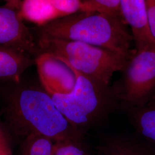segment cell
Instances as JSON below:
<instances>
[{"label": "cell", "instance_id": "1", "mask_svg": "<svg viewBox=\"0 0 155 155\" xmlns=\"http://www.w3.org/2000/svg\"><path fill=\"white\" fill-rule=\"evenodd\" d=\"M1 113L15 135L38 134L54 143L84 140L85 133L68 122L41 86L22 81L0 85Z\"/></svg>", "mask_w": 155, "mask_h": 155}, {"label": "cell", "instance_id": "2", "mask_svg": "<svg viewBox=\"0 0 155 155\" xmlns=\"http://www.w3.org/2000/svg\"><path fill=\"white\" fill-rule=\"evenodd\" d=\"M120 16L79 12L55 19L35 29L36 39L79 41L132 56L133 36Z\"/></svg>", "mask_w": 155, "mask_h": 155}, {"label": "cell", "instance_id": "3", "mask_svg": "<svg viewBox=\"0 0 155 155\" xmlns=\"http://www.w3.org/2000/svg\"><path fill=\"white\" fill-rule=\"evenodd\" d=\"M75 72L77 82L72 91L51 97L72 127L86 134L120 108V105L111 86L94 81L75 70Z\"/></svg>", "mask_w": 155, "mask_h": 155}, {"label": "cell", "instance_id": "4", "mask_svg": "<svg viewBox=\"0 0 155 155\" xmlns=\"http://www.w3.org/2000/svg\"><path fill=\"white\" fill-rule=\"evenodd\" d=\"M36 42L40 54L55 56L81 74L106 85H110L113 74L122 71L132 56L79 41L40 38Z\"/></svg>", "mask_w": 155, "mask_h": 155}, {"label": "cell", "instance_id": "5", "mask_svg": "<svg viewBox=\"0 0 155 155\" xmlns=\"http://www.w3.org/2000/svg\"><path fill=\"white\" fill-rule=\"evenodd\" d=\"M112 89L124 110L146 105L155 98V47L136 51Z\"/></svg>", "mask_w": 155, "mask_h": 155}, {"label": "cell", "instance_id": "6", "mask_svg": "<svg viewBox=\"0 0 155 155\" xmlns=\"http://www.w3.org/2000/svg\"><path fill=\"white\" fill-rule=\"evenodd\" d=\"M40 82L50 95L71 93L77 82L75 70L66 62L48 53L42 52L35 58Z\"/></svg>", "mask_w": 155, "mask_h": 155}, {"label": "cell", "instance_id": "7", "mask_svg": "<svg viewBox=\"0 0 155 155\" xmlns=\"http://www.w3.org/2000/svg\"><path fill=\"white\" fill-rule=\"evenodd\" d=\"M0 45L24 50L35 58L40 54L36 39L23 22L18 11L6 6L0 7Z\"/></svg>", "mask_w": 155, "mask_h": 155}, {"label": "cell", "instance_id": "8", "mask_svg": "<svg viewBox=\"0 0 155 155\" xmlns=\"http://www.w3.org/2000/svg\"><path fill=\"white\" fill-rule=\"evenodd\" d=\"M122 18L130 29L136 51L155 47L148 25L145 0H120Z\"/></svg>", "mask_w": 155, "mask_h": 155}, {"label": "cell", "instance_id": "9", "mask_svg": "<svg viewBox=\"0 0 155 155\" xmlns=\"http://www.w3.org/2000/svg\"><path fill=\"white\" fill-rule=\"evenodd\" d=\"M100 155H155V150L136 134L107 136L98 147Z\"/></svg>", "mask_w": 155, "mask_h": 155}, {"label": "cell", "instance_id": "10", "mask_svg": "<svg viewBox=\"0 0 155 155\" xmlns=\"http://www.w3.org/2000/svg\"><path fill=\"white\" fill-rule=\"evenodd\" d=\"M35 63V58L24 50L0 45V81L18 82L22 74Z\"/></svg>", "mask_w": 155, "mask_h": 155}, {"label": "cell", "instance_id": "11", "mask_svg": "<svg viewBox=\"0 0 155 155\" xmlns=\"http://www.w3.org/2000/svg\"><path fill=\"white\" fill-rule=\"evenodd\" d=\"M135 133L155 150V98L146 105L125 109Z\"/></svg>", "mask_w": 155, "mask_h": 155}, {"label": "cell", "instance_id": "12", "mask_svg": "<svg viewBox=\"0 0 155 155\" xmlns=\"http://www.w3.org/2000/svg\"><path fill=\"white\" fill-rule=\"evenodd\" d=\"M18 13L22 20L41 26L60 18L48 0H22Z\"/></svg>", "mask_w": 155, "mask_h": 155}, {"label": "cell", "instance_id": "13", "mask_svg": "<svg viewBox=\"0 0 155 155\" xmlns=\"http://www.w3.org/2000/svg\"><path fill=\"white\" fill-rule=\"evenodd\" d=\"M21 144L20 155H54V142L38 134L27 136Z\"/></svg>", "mask_w": 155, "mask_h": 155}, {"label": "cell", "instance_id": "14", "mask_svg": "<svg viewBox=\"0 0 155 155\" xmlns=\"http://www.w3.org/2000/svg\"><path fill=\"white\" fill-rule=\"evenodd\" d=\"M82 12L105 13L122 17L120 0H83Z\"/></svg>", "mask_w": 155, "mask_h": 155}, {"label": "cell", "instance_id": "15", "mask_svg": "<svg viewBox=\"0 0 155 155\" xmlns=\"http://www.w3.org/2000/svg\"><path fill=\"white\" fill-rule=\"evenodd\" d=\"M54 155H90L84 140H65L54 143Z\"/></svg>", "mask_w": 155, "mask_h": 155}, {"label": "cell", "instance_id": "16", "mask_svg": "<svg viewBox=\"0 0 155 155\" xmlns=\"http://www.w3.org/2000/svg\"><path fill=\"white\" fill-rule=\"evenodd\" d=\"M60 17L83 10V0H48Z\"/></svg>", "mask_w": 155, "mask_h": 155}, {"label": "cell", "instance_id": "17", "mask_svg": "<svg viewBox=\"0 0 155 155\" xmlns=\"http://www.w3.org/2000/svg\"><path fill=\"white\" fill-rule=\"evenodd\" d=\"M146 15L150 35L155 43V0H145Z\"/></svg>", "mask_w": 155, "mask_h": 155}, {"label": "cell", "instance_id": "18", "mask_svg": "<svg viewBox=\"0 0 155 155\" xmlns=\"http://www.w3.org/2000/svg\"><path fill=\"white\" fill-rule=\"evenodd\" d=\"M10 149L8 145L5 135L4 132L2 122L0 118V152H5Z\"/></svg>", "mask_w": 155, "mask_h": 155}, {"label": "cell", "instance_id": "19", "mask_svg": "<svg viewBox=\"0 0 155 155\" xmlns=\"http://www.w3.org/2000/svg\"><path fill=\"white\" fill-rule=\"evenodd\" d=\"M5 2L6 7L18 11L22 0H0Z\"/></svg>", "mask_w": 155, "mask_h": 155}, {"label": "cell", "instance_id": "20", "mask_svg": "<svg viewBox=\"0 0 155 155\" xmlns=\"http://www.w3.org/2000/svg\"><path fill=\"white\" fill-rule=\"evenodd\" d=\"M5 155H12L11 150H9L6 153Z\"/></svg>", "mask_w": 155, "mask_h": 155}, {"label": "cell", "instance_id": "21", "mask_svg": "<svg viewBox=\"0 0 155 155\" xmlns=\"http://www.w3.org/2000/svg\"><path fill=\"white\" fill-rule=\"evenodd\" d=\"M10 150V149L9 150ZM9 150H6L5 152H0V155H5L6 153Z\"/></svg>", "mask_w": 155, "mask_h": 155}, {"label": "cell", "instance_id": "22", "mask_svg": "<svg viewBox=\"0 0 155 155\" xmlns=\"http://www.w3.org/2000/svg\"></svg>", "mask_w": 155, "mask_h": 155}]
</instances>
